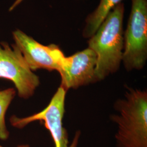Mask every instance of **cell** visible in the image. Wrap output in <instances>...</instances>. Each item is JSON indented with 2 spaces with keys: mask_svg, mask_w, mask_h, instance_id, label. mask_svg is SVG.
I'll return each mask as SVG.
<instances>
[{
  "mask_svg": "<svg viewBox=\"0 0 147 147\" xmlns=\"http://www.w3.org/2000/svg\"><path fill=\"white\" fill-rule=\"evenodd\" d=\"M16 94V90L12 88L0 90V140H6L9 137V133L5 125V113Z\"/></svg>",
  "mask_w": 147,
  "mask_h": 147,
  "instance_id": "obj_9",
  "label": "cell"
},
{
  "mask_svg": "<svg viewBox=\"0 0 147 147\" xmlns=\"http://www.w3.org/2000/svg\"><path fill=\"white\" fill-rule=\"evenodd\" d=\"M131 9L124 32L122 63L127 71L141 70L147 60V0H131Z\"/></svg>",
  "mask_w": 147,
  "mask_h": 147,
  "instance_id": "obj_3",
  "label": "cell"
},
{
  "mask_svg": "<svg viewBox=\"0 0 147 147\" xmlns=\"http://www.w3.org/2000/svg\"><path fill=\"white\" fill-rule=\"evenodd\" d=\"M96 64V54L88 47L69 57L63 55L58 71L61 77L60 86L67 91L95 82Z\"/></svg>",
  "mask_w": 147,
  "mask_h": 147,
  "instance_id": "obj_6",
  "label": "cell"
},
{
  "mask_svg": "<svg viewBox=\"0 0 147 147\" xmlns=\"http://www.w3.org/2000/svg\"><path fill=\"white\" fill-rule=\"evenodd\" d=\"M124 5L121 2L111 11L94 34L89 38L88 48L96 56L95 81L115 73L122 63L124 49Z\"/></svg>",
  "mask_w": 147,
  "mask_h": 147,
  "instance_id": "obj_1",
  "label": "cell"
},
{
  "mask_svg": "<svg viewBox=\"0 0 147 147\" xmlns=\"http://www.w3.org/2000/svg\"><path fill=\"white\" fill-rule=\"evenodd\" d=\"M0 147H3L2 146H1L0 145ZM18 147H30V146L28 145H27V144H25V145H20Z\"/></svg>",
  "mask_w": 147,
  "mask_h": 147,
  "instance_id": "obj_11",
  "label": "cell"
},
{
  "mask_svg": "<svg viewBox=\"0 0 147 147\" xmlns=\"http://www.w3.org/2000/svg\"><path fill=\"white\" fill-rule=\"evenodd\" d=\"M0 78L9 80L16 86L18 95L27 99L40 84L39 77L33 73L15 44L0 45Z\"/></svg>",
  "mask_w": 147,
  "mask_h": 147,
  "instance_id": "obj_5",
  "label": "cell"
},
{
  "mask_svg": "<svg viewBox=\"0 0 147 147\" xmlns=\"http://www.w3.org/2000/svg\"><path fill=\"white\" fill-rule=\"evenodd\" d=\"M122 1L100 0L97 8L86 20L85 26L82 32L83 37L89 39L93 36L111 11Z\"/></svg>",
  "mask_w": 147,
  "mask_h": 147,
  "instance_id": "obj_8",
  "label": "cell"
},
{
  "mask_svg": "<svg viewBox=\"0 0 147 147\" xmlns=\"http://www.w3.org/2000/svg\"><path fill=\"white\" fill-rule=\"evenodd\" d=\"M22 1H23V0H16V1L14 2V3L11 6V8H10V9H9V11H12V10H13L16 6H18V5H19L21 3Z\"/></svg>",
  "mask_w": 147,
  "mask_h": 147,
  "instance_id": "obj_10",
  "label": "cell"
},
{
  "mask_svg": "<svg viewBox=\"0 0 147 147\" xmlns=\"http://www.w3.org/2000/svg\"><path fill=\"white\" fill-rule=\"evenodd\" d=\"M66 93L67 91L60 86L43 110L23 118L12 116L10 119L11 124L15 127L21 129L33 121H43L51 135L55 147H78L80 131L76 132L71 144L69 145L67 131L63 127Z\"/></svg>",
  "mask_w": 147,
  "mask_h": 147,
  "instance_id": "obj_4",
  "label": "cell"
},
{
  "mask_svg": "<svg viewBox=\"0 0 147 147\" xmlns=\"http://www.w3.org/2000/svg\"><path fill=\"white\" fill-rule=\"evenodd\" d=\"M115 108L118 113L111 119L117 125V147H147V91L128 87Z\"/></svg>",
  "mask_w": 147,
  "mask_h": 147,
  "instance_id": "obj_2",
  "label": "cell"
},
{
  "mask_svg": "<svg viewBox=\"0 0 147 147\" xmlns=\"http://www.w3.org/2000/svg\"><path fill=\"white\" fill-rule=\"evenodd\" d=\"M13 38L15 45L32 71L44 69L59 71L61 59L64 53L57 45L45 46L19 30L13 32Z\"/></svg>",
  "mask_w": 147,
  "mask_h": 147,
  "instance_id": "obj_7",
  "label": "cell"
}]
</instances>
